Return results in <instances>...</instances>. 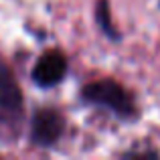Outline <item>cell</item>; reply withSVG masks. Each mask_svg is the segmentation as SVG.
<instances>
[{"mask_svg":"<svg viewBox=\"0 0 160 160\" xmlns=\"http://www.w3.org/2000/svg\"><path fill=\"white\" fill-rule=\"evenodd\" d=\"M83 99L89 103L109 108L122 118L134 116V102L128 95V91L113 79H99L83 87Z\"/></svg>","mask_w":160,"mask_h":160,"instance_id":"6da1fadb","label":"cell"},{"mask_svg":"<svg viewBox=\"0 0 160 160\" xmlns=\"http://www.w3.org/2000/svg\"><path fill=\"white\" fill-rule=\"evenodd\" d=\"M67 73V59L59 51H49L37 61L32 69V79L41 87H53L61 83V79Z\"/></svg>","mask_w":160,"mask_h":160,"instance_id":"7a4b0ae2","label":"cell"},{"mask_svg":"<svg viewBox=\"0 0 160 160\" xmlns=\"http://www.w3.org/2000/svg\"><path fill=\"white\" fill-rule=\"evenodd\" d=\"M63 134V118L55 109H41L32 118L31 138L37 146H51Z\"/></svg>","mask_w":160,"mask_h":160,"instance_id":"3957f363","label":"cell"},{"mask_svg":"<svg viewBox=\"0 0 160 160\" xmlns=\"http://www.w3.org/2000/svg\"><path fill=\"white\" fill-rule=\"evenodd\" d=\"M0 108L4 112L16 113L22 108V93L12 71L0 61Z\"/></svg>","mask_w":160,"mask_h":160,"instance_id":"277c9868","label":"cell"},{"mask_svg":"<svg viewBox=\"0 0 160 160\" xmlns=\"http://www.w3.org/2000/svg\"><path fill=\"white\" fill-rule=\"evenodd\" d=\"M95 18H98V24L102 27V31L106 32L108 37L118 39L116 27H113V22H112V14H109V2L108 0H98V4H95Z\"/></svg>","mask_w":160,"mask_h":160,"instance_id":"5b68a950","label":"cell"}]
</instances>
